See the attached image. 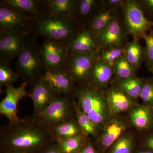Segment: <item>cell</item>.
<instances>
[{
  "mask_svg": "<svg viewBox=\"0 0 153 153\" xmlns=\"http://www.w3.org/2000/svg\"><path fill=\"white\" fill-rule=\"evenodd\" d=\"M34 29L38 35L66 44L79 30L78 22L71 16L54 15L41 8Z\"/></svg>",
  "mask_w": 153,
  "mask_h": 153,
  "instance_id": "obj_3",
  "label": "cell"
},
{
  "mask_svg": "<svg viewBox=\"0 0 153 153\" xmlns=\"http://www.w3.org/2000/svg\"><path fill=\"white\" fill-rule=\"evenodd\" d=\"M137 148L133 135L126 132L108 148L105 153H133Z\"/></svg>",
  "mask_w": 153,
  "mask_h": 153,
  "instance_id": "obj_25",
  "label": "cell"
},
{
  "mask_svg": "<svg viewBox=\"0 0 153 153\" xmlns=\"http://www.w3.org/2000/svg\"><path fill=\"white\" fill-rule=\"evenodd\" d=\"M113 70L117 77L123 79L134 76L136 69L128 61L124 54L115 62Z\"/></svg>",
  "mask_w": 153,
  "mask_h": 153,
  "instance_id": "obj_30",
  "label": "cell"
},
{
  "mask_svg": "<svg viewBox=\"0 0 153 153\" xmlns=\"http://www.w3.org/2000/svg\"><path fill=\"white\" fill-rule=\"evenodd\" d=\"M143 39L146 43L145 58L148 69L150 71L153 67V30L145 35Z\"/></svg>",
  "mask_w": 153,
  "mask_h": 153,
  "instance_id": "obj_34",
  "label": "cell"
},
{
  "mask_svg": "<svg viewBox=\"0 0 153 153\" xmlns=\"http://www.w3.org/2000/svg\"><path fill=\"white\" fill-rule=\"evenodd\" d=\"M133 153H153V152L140 146L137 148Z\"/></svg>",
  "mask_w": 153,
  "mask_h": 153,
  "instance_id": "obj_40",
  "label": "cell"
},
{
  "mask_svg": "<svg viewBox=\"0 0 153 153\" xmlns=\"http://www.w3.org/2000/svg\"><path fill=\"white\" fill-rule=\"evenodd\" d=\"M56 143L49 128L32 117L20 118L1 127V151H17L26 153H41Z\"/></svg>",
  "mask_w": 153,
  "mask_h": 153,
  "instance_id": "obj_1",
  "label": "cell"
},
{
  "mask_svg": "<svg viewBox=\"0 0 153 153\" xmlns=\"http://www.w3.org/2000/svg\"><path fill=\"white\" fill-rule=\"evenodd\" d=\"M26 86L23 83L19 87L13 85L6 87V95L0 102V114L7 119L9 123L16 122L20 119L18 116L17 105L21 99L30 96Z\"/></svg>",
  "mask_w": 153,
  "mask_h": 153,
  "instance_id": "obj_12",
  "label": "cell"
},
{
  "mask_svg": "<svg viewBox=\"0 0 153 153\" xmlns=\"http://www.w3.org/2000/svg\"><path fill=\"white\" fill-rule=\"evenodd\" d=\"M20 75L11 68L10 63L0 61V87L13 85L18 80Z\"/></svg>",
  "mask_w": 153,
  "mask_h": 153,
  "instance_id": "obj_31",
  "label": "cell"
},
{
  "mask_svg": "<svg viewBox=\"0 0 153 153\" xmlns=\"http://www.w3.org/2000/svg\"><path fill=\"white\" fill-rule=\"evenodd\" d=\"M125 50L120 47H114L106 49L102 51L98 59L103 62L113 66L115 62L125 54Z\"/></svg>",
  "mask_w": 153,
  "mask_h": 153,
  "instance_id": "obj_32",
  "label": "cell"
},
{
  "mask_svg": "<svg viewBox=\"0 0 153 153\" xmlns=\"http://www.w3.org/2000/svg\"><path fill=\"white\" fill-rule=\"evenodd\" d=\"M34 38L28 37L25 47L17 58V72L27 86H32L46 71L40 47Z\"/></svg>",
  "mask_w": 153,
  "mask_h": 153,
  "instance_id": "obj_4",
  "label": "cell"
},
{
  "mask_svg": "<svg viewBox=\"0 0 153 153\" xmlns=\"http://www.w3.org/2000/svg\"><path fill=\"white\" fill-rule=\"evenodd\" d=\"M150 71L152 72V73L153 74V67L151 69Z\"/></svg>",
  "mask_w": 153,
  "mask_h": 153,
  "instance_id": "obj_42",
  "label": "cell"
},
{
  "mask_svg": "<svg viewBox=\"0 0 153 153\" xmlns=\"http://www.w3.org/2000/svg\"><path fill=\"white\" fill-rule=\"evenodd\" d=\"M125 50V55L128 61L136 69L139 68L145 58V52L138 40L134 39L129 43Z\"/></svg>",
  "mask_w": 153,
  "mask_h": 153,
  "instance_id": "obj_27",
  "label": "cell"
},
{
  "mask_svg": "<svg viewBox=\"0 0 153 153\" xmlns=\"http://www.w3.org/2000/svg\"><path fill=\"white\" fill-rule=\"evenodd\" d=\"M71 95L59 94L37 117H34L42 126L50 128L75 117Z\"/></svg>",
  "mask_w": 153,
  "mask_h": 153,
  "instance_id": "obj_5",
  "label": "cell"
},
{
  "mask_svg": "<svg viewBox=\"0 0 153 153\" xmlns=\"http://www.w3.org/2000/svg\"><path fill=\"white\" fill-rule=\"evenodd\" d=\"M41 78L58 94L71 95L75 89V82L65 68L46 71Z\"/></svg>",
  "mask_w": 153,
  "mask_h": 153,
  "instance_id": "obj_14",
  "label": "cell"
},
{
  "mask_svg": "<svg viewBox=\"0 0 153 153\" xmlns=\"http://www.w3.org/2000/svg\"><path fill=\"white\" fill-rule=\"evenodd\" d=\"M40 48L46 71L65 68L69 54L67 44L47 38Z\"/></svg>",
  "mask_w": 153,
  "mask_h": 153,
  "instance_id": "obj_8",
  "label": "cell"
},
{
  "mask_svg": "<svg viewBox=\"0 0 153 153\" xmlns=\"http://www.w3.org/2000/svg\"><path fill=\"white\" fill-rule=\"evenodd\" d=\"M98 3V1L95 0L76 1L71 16L74 19L78 16L83 18L90 17L91 19L96 13L95 12Z\"/></svg>",
  "mask_w": 153,
  "mask_h": 153,
  "instance_id": "obj_29",
  "label": "cell"
},
{
  "mask_svg": "<svg viewBox=\"0 0 153 153\" xmlns=\"http://www.w3.org/2000/svg\"><path fill=\"white\" fill-rule=\"evenodd\" d=\"M123 7L128 33L134 39L143 38L148 32L152 30L153 21L146 17L141 6L137 1H126Z\"/></svg>",
  "mask_w": 153,
  "mask_h": 153,
  "instance_id": "obj_6",
  "label": "cell"
},
{
  "mask_svg": "<svg viewBox=\"0 0 153 153\" xmlns=\"http://www.w3.org/2000/svg\"><path fill=\"white\" fill-rule=\"evenodd\" d=\"M143 104L153 109V77L145 79L140 96Z\"/></svg>",
  "mask_w": 153,
  "mask_h": 153,
  "instance_id": "obj_33",
  "label": "cell"
},
{
  "mask_svg": "<svg viewBox=\"0 0 153 153\" xmlns=\"http://www.w3.org/2000/svg\"><path fill=\"white\" fill-rule=\"evenodd\" d=\"M95 38L88 30H79L67 43L69 53H86L97 50Z\"/></svg>",
  "mask_w": 153,
  "mask_h": 153,
  "instance_id": "obj_18",
  "label": "cell"
},
{
  "mask_svg": "<svg viewBox=\"0 0 153 153\" xmlns=\"http://www.w3.org/2000/svg\"><path fill=\"white\" fill-rule=\"evenodd\" d=\"M84 134L57 140L56 144L62 153H77L88 140Z\"/></svg>",
  "mask_w": 153,
  "mask_h": 153,
  "instance_id": "obj_24",
  "label": "cell"
},
{
  "mask_svg": "<svg viewBox=\"0 0 153 153\" xmlns=\"http://www.w3.org/2000/svg\"><path fill=\"white\" fill-rule=\"evenodd\" d=\"M128 126L125 120L117 116L110 118L102 127L101 134L94 144L100 153H105L111 146L126 132Z\"/></svg>",
  "mask_w": 153,
  "mask_h": 153,
  "instance_id": "obj_11",
  "label": "cell"
},
{
  "mask_svg": "<svg viewBox=\"0 0 153 153\" xmlns=\"http://www.w3.org/2000/svg\"><path fill=\"white\" fill-rule=\"evenodd\" d=\"M36 19L19 13L1 3L0 33L23 30L33 32Z\"/></svg>",
  "mask_w": 153,
  "mask_h": 153,
  "instance_id": "obj_9",
  "label": "cell"
},
{
  "mask_svg": "<svg viewBox=\"0 0 153 153\" xmlns=\"http://www.w3.org/2000/svg\"><path fill=\"white\" fill-rule=\"evenodd\" d=\"M77 153H100L97 150L94 143L88 139L80 150Z\"/></svg>",
  "mask_w": 153,
  "mask_h": 153,
  "instance_id": "obj_36",
  "label": "cell"
},
{
  "mask_svg": "<svg viewBox=\"0 0 153 153\" xmlns=\"http://www.w3.org/2000/svg\"><path fill=\"white\" fill-rule=\"evenodd\" d=\"M48 128L55 138V141L84 134L79 127L75 117Z\"/></svg>",
  "mask_w": 153,
  "mask_h": 153,
  "instance_id": "obj_21",
  "label": "cell"
},
{
  "mask_svg": "<svg viewBox=\"0 0 153 153\" xmlns=\"http://www.w3.org/2000/svg\"><path fill=\"white\" fill-rule=\"evenodd\" d=\"M108 5L110 7V9H114L115 8L119 7L122 6L123 7L125 1L121 0H108L106 1Z\"/></svg>",
  "mask_w": 153,
  "mask_h": 153,
  "instance_id": "obj_37",
  "label": "cell"
},
{
  "mask_svg": "<svg viewBox=\"0 0 153 153\" xmlns=\"http://www.w3.org/2000/svg\"><path fill=\"white\" fill-rule=\"evenodd\" d=\"M31 87L29 97L33 102V117H36L60 94L41 77Z\"/></svg>",
  "mask_w": 153,
  "mask_h": 153,
  "instance_id": "obj_13",
  "label": "cell"
},
{
  "mask_svg": "<svg viewBox=\"0 0 153 153\" xmlns=\"http://www.w3.org/2000/svg\"><path fill=\"white\" fill-rule=\"evenodd\" d=\"M125 31L116 19L112 20L104 30L95 37L97 44L106 49L119 47L125 40Z\"/></svg>",
  "mask_w": 153,
  "mask_h": 153,
  "instance_id": "obj_15",
  "label": "cell"
},
{
  "mask_svg": "<svg viewBox=\"0 0 153 153\" xmlns=\"http://www.w3.org/2000/svg\"><path fill=\"white\" fill-rule=\"evenodd\" d=\"M110 118L130 111L136 106L134 100L118 88L110 89L106 95Z\"/></svg>",
  "mask_w": 153,
  "mask_h": 153,
  "instance_id": "obj_16",
  "label": "cell"
},
{
  "mask_svg": "<svg viewBox=\"0 0 153 153\" xmlns=\"http://www.w3.org/2000/svg\"><path fill=\"white\" fill-rule=\"evenodd\" d=\"M73 101L75 110V117L82 132L88 137L91 136L93 137H96L101 129L88 116L79 108L73 100Z\"/></svg>",
  "mask_w": 153,
  "mask_h": 153,
  "instance_id": "obj_23",
  "label": "cell"
},
{
  "mask_svg": "<svg viewBox=\"0 0 153 153\" xmlns=\"http://www.w3.org/2000/svg\"><path fill=\"white\" fill-rule=\"evenodd\" d=\"M1 3L22 14L36 18L41 11V2L34 0H4Z\"/></svg>",
  "mask_w": 153,
  "mask_h": 153,
  "instance_id": "obj_20",
  "label": "cell"
},
{
  "mask_svg": "<svg viewBox=\"0 0 153 153\" xmlns=\"http://www.w3.org/2000/svg\"><path fill=\"white\" fill-rule=\"evenodd\" d=\"M80 109L97 125L100 129L110 118L106 97L100 88L90 82L79 84L71 94Z\"/></svg>",
  "mask_w": 153,
  "mask_h": 153,
  "instance_id": "obj_2",
  "label": "cell"
},
{
  "mask_svg": "<svg viewBox=\"0 0 153 153\" xmlns=\"http://www.w3.org/2000/svg\"><path fill=\"white\" fill-rule=\"evenodd\" d=\"M1 153H26L23 152H17V151H1Z\"/></svg>",
  "mask_w": 153,
  "mask_h": 153,
  "instance_id": "obj_41",
  "label": "cell"
},
{
  "mask_svg": "<svg viewBox=\"0 0 153 153\" xmlns=\"http://www.w3.org/2000/svg\"><path fill=\"white\" fill-rule=\"evenodd\" d=\"M113 67L98 59L95 60L91 71L88 82L100 88L107 85L112 77Z\"/></svg>",
  "mask_w": 153,
  "mask_h": 153,
  "instance_id": "obj_19",
  "label": "cell"
},
{
  "mask_svg": "<svg viewBox=\"0 0 153 153\" xmlns=\"http://www.w3.org/2000/svg\"><path fill=\"white\" fill-rule=\"evenodd\" d=\"M97 50L86 53H69L65 69L75 83L88 82L91 68L98 58Z\"/></svg>",
  "mask_w": 153,
  "mask_h": 153,
  "instance_id": "obj_7",
  "label": "cell"
},
{
  "mask_svg": "<svg viewBox=\"0 0 153 153\" xmlns=\"http://www.w3.org/2000/svg\"><path fill=\"white\" fill-rule=\"evenodd\" d=\"M141 147L153 152V129L145 137Z\"/></svg>",
  "mask_w": 153,
  "mask_h": 153,
  "instance_id": "obj_35",
  "label": "cell"
},
{
  "mask_svg": "<svg viewBox=\"0 0 153 153\" xmlns=\"http://www.w3.org/2000/svg\"><path fill=\"white\" fill-rule=\"evenodd\" d=\"M32 31H13L1 33L0 61L9 62L17 58L25 47Z\"/></svg>",
  "mask_w": 153,
  "mask_h": 153,
  "instance_id": "obj_10",
  "label": "cell"
},
{
  "mask_svg": "<svg viewBox=\"0 0 153 153\" xmlns=\"http://www.w3.org/2000/svg\"><path fill=\"white\" fill-rule=\"evenodd\" d=\"M141 3L145 9L153 15V0H143L141 1Z\"/></svg>",
  "mask_w": 153,
  "mask_h": 153,
  "instance_id": "obj_39",
  "label": "cell"
},
{
  "mask_svg": "<svg viewBox=\"0 0 153 153\" xmlns=\"http://www.w3.org/2000/svg\"><path fill=\"white\" fill-rule=\"evenodd\" d=\"M131 123L137 129L149 131L153 129V109L146 105H136L130 111Z\"/></svg>",
  "mask_w": 153,
  "mask_h": 153,
  "instance_id": "obj_17",
  "label": "cell"
},
{
  "mask_svg": "<svg viewBox=\"0 0 153 153\" xmlns=\"http://www.w3.org/2000/svg\"><path fill=\"white\" fill-rule=\"evenodd\" d=\"M41 153H62L58 146L56 143L50 145Z\"/></svg>",
  "mask_w": 153,
  "mask_h": 153,
  "instance_id": "obj_38",
  "label": "cell"
},
{
  "mask_svg": "<svg viewBox=\"0 0 153 153\" xmlns=\"http://www.w3.org/2000/svg\"><path fill=\"white\" fill-rule=\"evenodd\" d=\"M145 80L135 76L121 79L118 83L117 88L135 101L140 97Z\"/></svg>",
  "mask_w": 153,
  "mask_h": 153,
  "instance_id": "obj_26",
  "label": "cell"
},
{
  "mask_svg": "<svg viewBox=\"0 0 153 153\" xmlns=\"http://www.w3.org/2000/svg\"><path fill=\"white\" fill-rule=\"evenodd\" d=\"M114 19L113 9L109 8L96 13L90 20L88 31L94 38Z\"/></svg>",
  "mask_w": 153,
  "mask_h": 153,
  "instance_id": "obj_22",
  "label": "cell"
},
{
  "mask_svg": "<svg viewBox=\"0 0 153 153\" xmlns=\"http://www.w3.org/2000/svg\"><path fill=\"white\" fill-rule=\"evenodd\" d=\"M45 2L47 3V10L51 13L56 15L71 16L76 1L51 0Z\"/></svg>",
  "mask_w": 153,
  "mask_h": 153,
  "instance_id": "obj_28",
  "label": "cell"
}]
</instances>
